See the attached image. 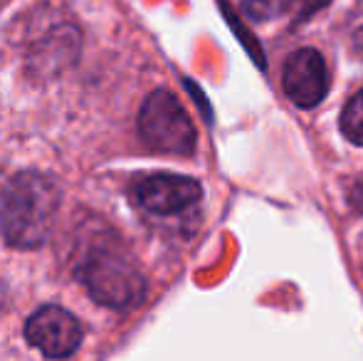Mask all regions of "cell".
Returning <instances> with one entry per match:
<instances>
[{"label": "cell", "instance_id": "2", "mask_svg": "<svg viewBox=\"0 0 363 361\" xmlns=\"http://www.w3.org/2000/svg\"><path fill=\"white\" fill-rule=\"evenodd\" d=\"M79 274L91 297L111 309H124L131 307V304H139L146 294L144 274L111 245L96 248L82 262Z\"/></svg>", "mask_w": 363, "mask_h": 361}, {"label": "cell", "instance_id": "6", "mask_svg": "<svg viewBox=\"0 0 363 361\" xmlns=\"http://www.w3.org/2000/svg\"><path fill=\"white\" fill-rule=\"evenodd\" d=\"M284 91L299 109H314L329 91L326 62L316 50L301 48L289 55L282 72Z\"/></svg>", "mask_w": 363, "mask_h": 361}, {"label": "cell", "instance_id": "8", "mask_svg": "<svg viewBox=\"0 0 363 361\" xmlns=\"http://www.w3.org/2000/svg\"><path fill=\"white\" fill-rule=\"evenodd\" d=\"M329 3L331 0H287L284 10L291 15V23L299 25V23H304V20L314 18V15L319 13V10H324Z\"/></svg>", "mask_w": 363, "mask_h": 361}, {"label": "cell", "instance_id": "3", "mask_svg": "<svg viewBox=\"0 0 363 361\" xmlns=\"http://www.w3.org/2000/svg\"><path fill=\"white\" fill-rule=\"evenodd\" d=\"M139 134L158 154L188 156L196 149V126L181 101L166 89L151 91L141 104Z\"/></svg>", "mask_w": 363, "mask_h": 361}, {"label": "cell", "instance_id": "11", "mask_svg": "<svg viewBox=\"0 0 363 361\" xmlns=\"http://www.w3.org/2000/svg\"><path fill=\"white\" fill-rule=\"evenodd\" d=\"M354 48L363 55V23L354 30Z\"/></svg>", "mask_w": 363, "mask_h": 361}, {"label": "cell", "instance_id": "9", "mask_svg": "<svg viewBox=\"0 0 363 361\" xmlns=\"http://www.w3.org/2000/svg\"><path fill=\"white\" fill-rule=\"evenodd\" d=\"M245 13L252 20H269L284 10L282 0H245Z\"/></svg>", "mask_w": 363, "mask_h": 361}, {"label": "cell", "instance_id": "5", "mask_svg": "<svg viewBox=\"0 0 363 361\" xmlns=\"http://www.w3.org/2000/svg\"><path fill=\"white\" fill-rule=\"evenodd\" d=\"M203 196V188L196 179L176 174L144 176L134 186V198L144 211L153 216H176L186 208L196 206Z\"/></svg>", "mask_w": 363, "mask_h": 361}, {"label": "cell", "instance_id": "10", "mask_svg": "<svg viewBox=\"0 0 363 361\" xmlns=\"http://www.w3.org/2000/svg\"><path fill=\"white\" fill-rule=\"evenodd\" d=\"M349 203H351V206H354L359 213H363V181H359L354 188H351V193H349Z\"/></svg>", "mask_w": 363, "mask_h": 361}, {"label": "cell", "instance_id": "1", "mask_svg": "<svg viewBox=\"0 0 363 361\" xmlns=\"http://www.w3.org/2000/svg\"><path fill=\"white\" fill-rule=\"evenodd\" d=\"M57 188L40 174H18L0 196V233L13 248H38L48 240L57 216Z\"/></svg>", "mask_w": 363, "mask_h": 361}, {"label": "cell", "instance_id": "4", "mask_svg": "<svg viewBox=\"0 0 363 361\" xmlns=\"http://www.w3.org/2000/svg\"><path fill=\"white\" fill-rule=\"evenodd\" d=\"M25 337L35 349L50 359H65L72 357L82 344V327L62 307H43L28 319L25 324Z\"/></svg>", "mask_w": 363, "mask_h": 361}, {"label": "cell", "instance_id": "7", "mask_svg": "<svg viewBox=\"0 0 363 361\" xmlns=\"http://www.w3.org/2000/svg\"><path fill=\"white\" fill-rule=\"evenodd\" d=\"M341 131L349 141L363 146V89L356 91L341 111Z\"/></svg>", "mask_w": 363, "mask_h": 361}]
</instances>
